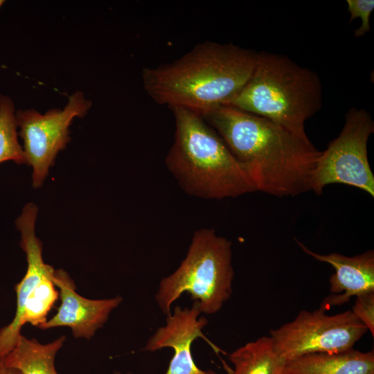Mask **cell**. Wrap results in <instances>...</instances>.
Wrapping results in <instances>:
<instances>
[{"label":"cell","instance_id":"1","mask_svg":"<svg viewBox=\"0 0 374 374\" xmlns=\"http://www.w3.org/2000/svg\"><path fill=\"white\" fill-rule=\"evenodd\" d=\"M202 117L247 170L257 191L287 197L310 190L321 152L309 139L230 106L219 107Z\"/></svg>","mask_w":374,"mask_h":374},{"label":"cell","instance_id":"2","mask_svg":"<svg viewBox=\"0 0 374 374\" xmlns=\"http://www.w3.org/2000/svg\"><path fill=\"white\" fill-rule=\"evenodd\" d=\"M257 52L233 44L204 42L181 57L143 68L142 80L157 103L179 107L204 116L228 105L255 66Z\"/></svg>","mask_w":374,"mask_h":374},{"label":"cell","instance_id":"3","mask_svg":"<svg viewBox=\"0 0 374 374\" xmlns=\"http://www.w3.org/2000/svg\"><path fill=\"white\" fill-rule=\"evenodd\" d=\"M170 109L175 132L165 162L185 193L222 199L257 192L247 170L202 116L183 107Z\"/></svg>","mask_w":374,"mask_h":374},{"label":"cell","instance_id":"4","mask_svg":"<svg viewBox=\"0 0 374 374\" xmlns=\"http://www.w3.org/2000/svg\"><path fill=\"white\" fill-rule=\"evenodd\" d=\"M321 105V82L314 71L285 55L259 52L248 81L226 106L269 119L307 139L305 122Z\"/></svg>","mask_w":374,"mask_h":374},{"label":"cell","instance_id":"5","mask_svg":"<svg viewBox=\"0 0 374 374\" xmlns=\"http://www.w3.org/2000/svg\"><path fill=\"white\" fill-rule=\"evenodd\" d=\"M233 278L232 242L214 229H201L194 232L177 269L161 280L155 300L168 315L173 303L186 292L201 313L213 314L230 299Z\"/></svg>","mask_w":374,"mask_h":374},{"label":"cell","instance_id":"6","mask_svg":"<svg viewBox=\"0 0 374 374\" xmlns=\"http://www.w3.org/2000/svg\"><path fill=\"white\" fill-rule=\"evenodd\" d=\"M374 122L364 109L351 108L339 136L321 152L310 182V190L321 195L326 186L343 184L374 197V175L368 159L367 143Z\"/></svg>","mask_w":374,"mask_h":374},{"label":"cell","instance_id":"7","mask_svg":"<svg viewBox=\"0 0 374 374\" xmlns=\"http://www.w3.org/2000/svg\"><path fill=\"white\" fill-rule=\"evenodd\" d=\"M351 310L333 315L321 308L301 310L297 316L270 330L274 349L286 362L316 353H339L353 349L368 332Z\"/></svg>","mask_w":374,"mask_h":374},{"label":"cell","instance_id":"8","mask_svg":"<svg viewBox=\"0 0 374 374\" xmlns=\"http://www.w3.org/2000/svg\"><path fill=\"white\" fill-rule=\"evenodd\" d=\"M92 103L77 91L63 109L40 114L33 108L16 112L18 134L23 139L28 165L33 167V186L39 188L53 166L57 153L70 141L69 126L75 117L84 116Z\"/></svg>","mask_w":374,"mask_h":374},{"label":"cell","instance_id":"9","mask_svg":"<svg viewBox=\"0 0 374 374\" xmlns=\"http://www.w3.org/2000/svg\"><path fill=\"white\" fill-rule=\"evenodd\" d=\"M201 314L195 302L190 308L176 306L172 312L166 315V324L159 327L147 341L143 350L154 352L165 348L174 350L165 374H217L212 370L199 368L193 358L191 346L197 338L216 348L202 332L208 320L200 317Z\"/></svg>","mask_w":374,"mask_h":374},{"label":"cell","instance_id":"10","mask_svg":"<svg viewBox=\"0 0 374 374\" xmlns=\"http://www.w3.org/2000/svg\"><path fill=\"white\" fill-rule=\"evenodd\" d=\"M53 282L61 303L56 314L39 327L42 330L69 327L75 338L90 339L123 301L120 296L103 299L82 296L76 292L74 281L62 269L55 270Z\"/></svg>","mask_w":374,"mask_h":374},{"label":"cell","instance_id":"11","mask_svg":"<svg viewBox=\"0 0 374 374\" xmlns=\"http://www.w3.org/2000/svg\"><path fill=\"white\" fill-rule=\"evenodd\" d=\"M37 211L35 204L28 203L16 220L17 228L21 233L20 246L26 253L28 267L24 276L15 287L17 294L15 317L8 325L0 330V359L13 348L21 335V319L27 298L44 277L55 271L53 267L44 262L42 243L35 233Z\"/></svg>","mask_w":374,"mask_h":374},{"label":"cell","instance_id":"12","mask_svg":"<svg viewBox=\"0 0 374 374\" xmlns=\"http://www.w3.org/2000/svg\"><path fill=\"white\" fill-rule=\"evenodd\" d=\"M296 242L305 253L335 269L329 280L331 294L323 300L320 308L327 311L348 303L353 297L374 292L373 250L351 257L339 253L320 254L311 251L298 240Z\"/></svg>","mask_w":374,"mask_h":374},{"label":"cell","instance_id":"13","mask_svg":"<svg viewBox=\"0 0 374 374\" xmlns=\"http://www.w3.org/2000/svg\"><path fill=\"white\" fill-rule=\"evenodd\" d=\"M285 374H374L373 351L316 353L286 362Z\"/></svg>","mask_w":374,"mask_h":374},{"label":"cell","instance_id":"14","mask_svg":"<svg viewBox=\"0 0 374 374\" xmlns=\"http://www.w3.org/2000/svg\"><path fill=\"white\" fill-rule=\"evenodd\" d=\"M65 340L62 335L51 342L41 344L21 334L13 348L0 360L4 366L21 374H58L55 359Z\"/></svg>","mask_w":374,"mask_h":374},{"label":"cell","instance_id":"15","mask_svg":"<svg viewBox=\"0 0 374 374\" xmlns=\"http://www.w3.org/2000/svg\"><path fill=\"white\" fill-rule=\"evenodd\" d=\"M229 356L233 368L226 374H285L286 361L276 351L269 336L249 341Z\"/></svg>","mask_w":374,"mask_h":374},{"label":"cell","instance_id":"16","mask_svg":"<svg viewBox=\"0 0 374 374\" xmlns=\"http://www.w3.org/2000/svg\"><path fill=\"white\" fill-rule=\"evenodd\" d=\"M14 103L6 96L0 95V163L13 161L17 164H28L17 136V124Z\"/></svg>","mask_w":374,"mask_h":374},{"label":"cell","instance_id":"17","mask_svg":"<svg viewBox=\"0 0 374 374\" xmlns=\"http://www.w3.org/2000/svg\"><path fill=\"white\" fill-rule=\"evenodd\" d=\"M53 276L54 274L44 277L30 292L25 303L22 326L30 323L39 328L47 321V315L59 298Z\"/></svg>","mask_w":374,"mask_h":374},{"label":"cell","instance_id":"18","mask_svg":"<svg viewBox=\"0 0 374 374\" xmlns=\"http://www.w3.org/2000/svg\"><path fill=\"white\" fill-rule=\"evenodd\" d=\"M348 10L350 14L349 22L359 17L361 26L354 31L356 37H360L371 30L370 16L374 10L373 0H347Z\"/></svg>","mask_w":374,"mask_h":374},{"label":"cell","instance_id":"19","mask_svg":"<svg viewBox=\"0 0 374 374\" xmlns=\"http://www.w3.org/2000/svg\"><path fill=\"white\" fill-rule=\"evenodd\" d=\"M351 310L374 337V292L355 297Z\"/></svg>","mask_w":374,"mask_h":374},{"label":"cell","instance_id":"20","mask_svg":"<svg viewBox=\"0 0 374 374\" xmlns=\"http://www.w3.org/2000/svg\"><path fill=\"white\" fill-rule=\"evenodd\" d=\"M0 374H21V373L15 368L4 366L0 360Z\"/></svg>","mask_w":374,"mask_h":374},{"label":"cell","instance_id":"21","mask_svg":"<svg viewBox=\"0 0 374 374\" xmlns=\"http://www.w3.org/2000/svg\"><path fill=\"white\" fill-rule=\"evenodd\" d=\"M113 374H123L122 373H121L120 371H114ZM126 374H131L130 373H127Z\"/></svg>","mask_w":374,"mask_h":374},{"label":"cell","instance_id":"22","mask_svg":"<svg viewBox=\"0 0 374 374\" xmlns=\"http://www.w3.org/2000/svg\"><path fill=\"white\" fill-rule=\"evenodd\" d=\"M4 0H0V8L2 6V5L4 3Z\"/></svg>","mask_w":374,"mask_h":374}]
</instances>
